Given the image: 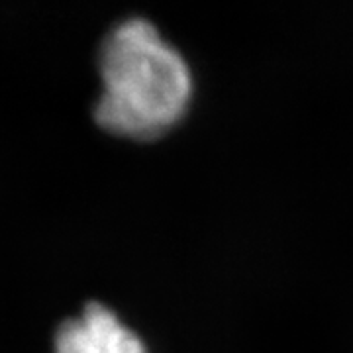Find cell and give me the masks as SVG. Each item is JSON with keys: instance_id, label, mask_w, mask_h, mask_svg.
Returning a JSON list of instances; mask_svg holds the SVG:
<instances>
[{"instance_id": "1", "label": "cell", "mask_w": 353, "mask_h": 353, "mask_svg": "<svg viewBox=\"0 0 353 353\" xmlns=\"http://www.w3.org/2000/svg\"><path fill=\"white\" fill-rule=\"evenodd\" d=\"M101 92L92 106L104 130L148 139L173 128L189 110L194 75L187 57L143 16H128L99 48Z\"/></svg>"}, {"instance_id": "2", "label": "cell", "mask_w": 353, "mask_h": 353, "mask_svg": "<svg viewBox=\"0 0 353 353\" xmlns=\"http://www.w3.org/2000/svg\"><path fill=\"white\" fill-rule=\"evenodd\" d=\"M55 353H150L138 332L102 303L85 304L55 332Z\"/></svg>"}]
</instances>
